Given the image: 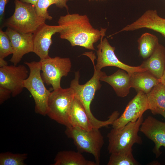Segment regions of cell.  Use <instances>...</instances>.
<instances>
[{
  "label": "cell",
  "mask_w": 165,
  "mask_h": 165,
  "mask_svg": "<svg viewBox=\"0 0 165 165\" xmlns=\"http://www.w3.org/2000/svg\"><path fill=\"white\" fill-rule=\"evenodd\" d=\"M148 109L146 94L138 92L128 104L122 114L114 121L112 125V128H119L130 122L136 121Z\"/></svg>",
  "instance_id": "8fae6325"
},
{
  "label": "cell",
  "mask_w": 165,
  "mask_h": 165,
  "mask_svg": "<svg viewBox=\"0 0 165 165\" xmlns=\"http://www.w3.org/2000/svg\"><path fill=\"white\" fill-rule=\"evenodd\" d=\"M5 32L10 40L13 50L10 61L17 65L24 55L33 52V34L21 33L9 27Z\"/></svg>",
  "instance_id": "4fadbf2b"
},
{
  "label": "cell",
  "mask_w": 165,
  "mask_h": 165,
  "mask_svg": "<svg viewBox=\"0 0 165 165\" xmlns=\"http://www.w3.org/2000/svg\"><path fill=\"white\" fill-rule=\"evenodd\" d=\"M62 29L59 25H50L44 24L33 33V51L40 60L50 57L49 51L52 44V36L60 33Z\"/></svg>",
  "instance_id": "7c38bea8"
},
{
  "label": "cell",
  "mask_w": 165,
  "mask_h": 165,
  "mask_svg": "<svg viewBox=\"0 0 165 165\" xmlns=\"http://www.w3.org/2000/svg\"><path fill=\"white\" fill-rule=\"evenodd\" d=\"M143 116L135 122H130L118 129L113 128L108 134V150L110 154L132 150L135 143L141 144L142 141L138 134L143 121Z\"/></svg>",
  "instance_id": "277c9868"
},
{
  "label": "cell",
  "mask_w": 165,
  "mask_h": 165,
  "mask_svg": "<svg viewBox=\"0 0 165 165\" xmlns=\"http://www.w3.org/2000/svg\"><path fill=\"white\" fill-rule=\"evenodd\" d=\"M69 121L70 126L90 130L93 127L82 104L75 96L71 106Z\"/></svg>",
  "instance_id": "ac0fdd59"
},
{
  "label": "cell",
  "mask_w": 165,
  "mask_h": 165,
  "mask_svg": "<svg viewBox=\"0 0 165 165\" xmlns=\"http://www.w3.org/2000/svg\"><path fill=\"white\" fill-rule=\"evenodd\" d=\"M138 42L139 55L145 59L152 54L159 44L157 37L147 32L143 34Z\"/></svg>",
  "instance_id": "7402d4cb"
},
{
  "label": "cell",
  "mask_w": 165,
  "mask_h": 165,
  "mask_svg": "<svg viewBox=\"0 0 165 165\" xmlns=\"http://www.w3.org/2000/svg\"><path fill=\"white\" fill-rule=\"evenodd\" d=\"M100 80L110 85L116 95L120 97L127 96L131 88L130 75L126 71L120 68L111 75L102 76Z\"/></svg>",
  "instance_id": "2e32d148"
},
{
  "label": "cell",
  "mask_w": 165,
  "mask_h": 165,
  "mask_svg": "<svg viewBox=\"0 0 165 165\" xmlns=\"http://www.w3.org/2000/svg\"><path fill=\"white\" fill-rule=\"evenodd\" d=\"M107 165H138L139 163L134 158L132 150L111 154Z\"/></svg>",
  "instance_id": "603a6c76"
},
{
  "label": "cell",
  "mask_w": 165,
  "mask_h": 165,
  "mask_svg": "<svg viewBox=\"0 0 165 165\" xmlns=\"http://www.w3.org/2000/svg\"><path fill=\"white\" fill-rule=\"evenodd\" d=\"M149 110L154 115L160 114L165 119V87L160 82L147 94Z\"/></svg>",
  "instance_id": "ffe728a7"
},
{
  "label": "cell",
  "mask_w": 165,
  "mask_h": 165,
  "mask_svg": "<svg viewBox=\"0 0 165 165\" xmlns=\"http://www.w3.org/2000/svg\"><path fill=\"white\" fill-rule=\"evenodd\" d=\"M28 154L13 153L7 152L0 154V165H25Z\"/></svg>",
  "instance_id": "cb8c5ba5"
},
{
  "label": "cell",
  "mask_w": 165,
  "mask_h": 165,
  "mask_svg": "<svg viewBox=\"0 0 165 165\" xmlns=\"http://www.w3.org/2000/svg\"><path fill=\"white\" fill-rule=\"evenodd\" d=\"M13 15L6 20L5 26L23 34L33 33L45 23L46 20L37 14L32 4L15 0Z\"/></svg>",
  "instance_id": "3957f363"
},
{
  "label": "cell",
  "mask_w": 165,
  "mask_h": 165,
  "mask_svg": "<svg viewBox=\"0 0 165 165\" xmlns=\"http://www.w3.org/2000/svg\"><path fill=\"white\" fill-rule=\"evenodd\" d=\"M28 75L27 68L23 65H8L0 67V86L8 89L12 96L16 97L23 91L24 81Z\"/></svg>",
  "instance_id": "30bf717a"
},
{
  "label": "cell",
  "mask_w": 165,
  "mask_h": 165,
  "mask_svg": "<svg viewBox=\"0 0 165 165\" xmlns=\"http://www.w3.org/2000/svg\"><path fill=\"white\" fill-rule=\"evenodd\" d=\"M58 23L62 28L59 33L61 38L68 40L73 46L95 50L94 44L101 39L103 28L99 31L94 28L87 16L68 13L60 16Z\"/></svg>",
  "instance_id": "6da1fadb"
},
{
  "label": "cell",
  "mask_w": 165,
  "mask_h": 165,
  "mask_svg": "<svg viewBox=\"0 0 165 165\" xmlns=\"http://www.w3.org/2000/svg\"><path fill=\"white\" fill-rule=\"evenodd\" d=\"M39 61L41 75L44 83L51 85L53 90L61 88V78L68 75L71 71L72 64L70 58L50 57Z\"/></svg>",
  "instance_id": "ba28073f"
},
{
  "label": "cell",
  "mask_w": 165,
  "mask_h": 165,
  "mask_svg": "<svg viewBox=\"0 0 165 165\" xmlns=\"http://www.w3.org/2000/svg\"><path fill=\"white\" fill-rule=\"evenodd\" d=\"M129 28L132 31L143 28L149 29L165 37V18L159 16L156 10H148L130 24Z\"/></svg>",
  "instance_id": "9a60e30c"
},
{
  "label": "cell",
  "mask_w": 165,
  "mask_h": 165,
  "mask_svg": "<svg viewBox=\"0 0 165 165\" xmlns=\"http://www.w3.org/2000/svg\"><path fill=\"white\" fill-rule=\"evenodd\" d=\"M24 64L29 68L30 72L28 77L24 81V87L30 92L34 99L35 112L46 116L48 100L51 92L45 86L41 73L40 62H26Z\"/></svg>",
  "instance_id": "8992f818"
},
{
  "label": "cell",
  "mask_w": 165,
  "mask_h": 165,
  "mask_svg": "<svg viewBox=\"0 0 165 165\" xmlns=\"http://www.w3.org/2000/svg\"><path fill=\"white\" fill-rule=\"evenodd\" d=\"M106 75L104 72L97 70L94 68V74L91 78L85 84L80 85L79 83V73L77 72H75V78L71 81L70 84V87L73 90L75 96L81 101L85 108L93 127L98 129L112 125L114 121L112 116H109L108 119L105 121L97 119L92 114L90 108L96 91L101 86L100 78Z\"/></svg>",
  "instance_id": "7a4b0ae2"
},
{
  "label": "cell",
  "mask_w": 165,
  "mask_h": 165,
  "mask_svg": "<svg viewBox=\"0 0 165 165\" xmlns=\"http://www.w3.org/2000/svg\"><path fill=\"white\" fill-rule=\"evenodd\" d=\"M130 75L131 87L137 93L141 92L147 94L160 82V79L147 71L135 72Z\"/></svg>",
  "instance_id": "d6986e66"
},
{
  "label": "cell",
  "mask_w": 165,
  "mask_h": 165,
  "mask_svg": "<svg viewBox=\"0 0 165 165\" xmlns=\"http://www.w3.org/2000/svg\"><path fill=\"white\" fill-rule=\"evenodd\" d=\"M8 0H0V20L2 22L4 16L6 5Z\"/></svg>",
  "instance_id": "f1b7e54d"
},
{
  "label": "cell",
  "mask_w": 165,
  "mask_h": 165,
  "mask_svg": "<svg viewBox=\"0 0 165 165\" xmlns=\"http://www.w3.org/2000/svg\"><path fill=\"white\" fill-rule=\"evenodd\" d=\"M12 96L11 92L8 89L0 86V104H2Z\"/></svg>",
  "instance_id": "4316f807"
},
{
  "label": "cell",
  "mask_w": 165,
  "mask_h": 165,
  "mask_svg": "<svg viewBox=\"0 0 165 165\" xmlns=\"http://www.w3.org/2000/svg\"><path fill=\"white\" fill-rule=\"evenodd\" d=\"M13 50L10 40L5 31L0 30V58L4 59L12 54Z\"/></svg>",
  "instance_id": "d4e9b609"
},
{
  "label": "cell",
  "mask_w": 165,
  "mask_h": 165,
  "mask_svg": "<svg viewBox=\"0 0 165 165\" xmlns=\"http://www.w3.org/2000/svg\"><path fill=\"white\" fill-rule=\"evenodd\" d=\"M8 65V63L4 59L0 58V68Z\"/></svg>",
  "instance_id": "4dcf8cb0"
},
{
  "label": "cell",
  "mask_w": 165,
  "mask_h": 165,
  "mask_svg": "<svg viewBox=\"0 0 165 165\" xmlns=\"http://www.w3.org/2000/svg\"><path fill=\"white\" fill-rule=\"evenodd\" d=\"M106 29H103L100 43L97 46V56L96 64H94V56H89L93 64L94 67L97 70H101V69L107 66H114L124 70L129 74L135 72L146 71L142 68L140 65L138 66H131L121 61L116 56L115 47L112 46L106 38L103 39L105 34Z\"/></svg>",
  "instance_id": "9c48e42d"
},
{
  "label": "cell",
  "mask_w": 165,
  "mask_h": 165,
  "mask_svg": "<svg viewBox=\"0 0 165 165\" xmlns=\"http://www.w3.org/2000/svg\"><path fill=\"white\" fill-rule=\"evenodd\" d=\"M55 3V5L57 7L60 8H65L67 10L68 7L67 5V2L69 1L75 0H53Z\"/></svg>",
  "instance_id": "83f0119b"
},
{
  "label": "cell",
  "mask_w": 165,
  "mask_h": 165,
  "mask_svg": "<svg viewBox=\"0 0 165 165\" xmlns=\"http://www.w3.org/2000/svg\"><path fill=\"white\" fill-rule=\"evenodd\" d=\"M21 2H24L29 3L32 4L35 6L36 5L38 0H20Z\"/></svg>",
  "instance_id": "f546056e"
},
{
  "label": "cell",
  "mask_w": 165,
  "mask_h": 165,
  "mask_svg": "<svg viewBox=\"0 0 165 165\" xmlns=\"http://www.w3.org/2000/svg\"><path fill=\"white\" fill-rule=\"evenodd\" d=\"M140 65L160 79L165 71V47L159 43L152 54Z\"/></svg>",
  "instance_id": "e0dca14e"
},
{
  "label": "cell",
  "mask_w": 165,
  "mask_h": 165,
  "mask_svg": "<svg viewBox=\"0 0 165 165\" xmlns=\"http://www.w3.org/2000/svg\"><path fill=\"white\" fill-rule=\"evenodd\" d=\"M53 165H97L96 162L86 160L79 151H63L56 155Z\"/></svg>",
  "instance_id": "44dd1931"
},
{
  "label": "cell",
  "mask_w": 165,
  "mask_h": 165,
  "mask_svg": "<svg viewBox=\"0 0 165 165\" xmlns=\"http://www.w3.org/2000/svg\"><path fill=\"white\" fill-rule=\"evenodd\" d=\"M74 97L70 87L53 90L48 98L46 115L66 127H70L69 115Z\"/></svg>",
  "instance_id": "52a82bcc"
},
{
  "label": "cell",
  "mask_w": 165,
  "mask_h": 165,
  "mask_svg": "<svg viewBox=\"0 0 165 165\" xmlns=\"http://www.w3.org/2000/svg\"><path fill=\"white\" fill-rule=\"evenodd\" d=\"M140 130L154 142L153 151L156 157H159L161 153L160 148H165V122L149 116L143 120Z\"/></svg>",
  "instance_id": "5bb4252c"
},
{
  "label": "cell",
  "mask_w": 165,
  "mask_h": 165,
  "mask_svg": "<svg viewBox=\"0 0 165 165\" xmlns=\"http://www.w3.org/2000/svg\"><path fill=\"white\" fill-rule=\"evenodd\" d=\"M160 82L165 87V71L162 77L160 79Z\"/></svg>",
  "instance_id": "1f68e13d"
},
{
  "label": "cell",
  "mask_w": 165,
  "mask_h": 165,
  "mask_svg": "<svg viewBox=\"0 0 165 165\" xmlns=\"http://www.w3.org/2000/svg\"><path fill=\"white\" fill-rule=\"evenodd\" d=\"M89 1H94V0H96V1H98V0H101V1H102V0H88Z\"/></svg>",
  "instance_id": "d6a6232c"
},
{
  "label": "cell",
  "mask_w": 165,
  "mask_h": 165,
  "mask_svg": "<svg viewBox=\"0 0 165 165\" xmlns=\"http://www.w3.org/2000/svg\"><path fill=\"white\" fill-rule=\"evenodd\" d=\"M53 4H55L53 0H38L35 6L38 15L46 20H52V17L50 15L47 10L49 7Z\"/></svg>",
  "instance_id": "484cf974"
},
{
  "label": "cell",
  "mask_w": 165,
  "mask_h": 165,
  "mask_svg": "<svg viewBox=\"0 0 165 165\" xmlns=\"http://www.w3.org/2000/svg\"><path fill=\"white\" fill-rule=\"evenodd\" d=\"M65 133L73 140L78 151L93 155L99 165L101 149L104 144L103 137L99 129L93 128L90 130L72 126L66 127Z\"/></svg>",
  "instance_id": "5b68a950"
}]
</instances>
